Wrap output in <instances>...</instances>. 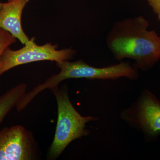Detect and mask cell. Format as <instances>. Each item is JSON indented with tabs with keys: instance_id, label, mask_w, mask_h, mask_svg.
Wrapping results in <instances>:
<instances>
[{
	"instance_id": "277c9868",
	"label": "cell",
	"mask_w": 160,
	"mask_h": 160,
	"mask_svg": "<svg viewBox=\"0 0 160 160\" xmlns=\"http://www.w3.org/2000/svg\"><path fill=\"white\" fill-rule=\"evenodd\" d=\"M57 49V45L50 43L38 46L35 38H32L30 44L25 45L22 49L14 50L8 47L0 58V77L8 70L23 64L43 61L56 62L69 61L77 52L72 48Z\"/></svg>"
},
{
	"instance_id": "8992f818",
	"label": "cell",
	"mask_w": 160,
	"mask_h": 160,
	"mask_svg": "<svg viewBox=\"0 0 160 160\" xmlns=\"http://www.w3.org/2000/svg\"><path fill=\"white\" fill-rule=\"evenodd\" d=\"M129 120L149 135L160 133V102L148 90H145L132 109L123 112Z\"/></svg>"
},
{
	"instance_id": "ba28073f",
	"label": "cell",
	"mask_w": 160,
	"mask_h": 160,
	"mask_svg": "<svg viewBox=\"0 0 160 160\" xmlns=\"http://www.w3.org/2000/svg\"><path fill=\"white\" fill-rule=\"evenodd\" d=\"M27 85L22 83L0 96V125L12 108L26 93Z\"/></svg>"
},
{
	"instance_id": "8fae6325",
	"label": "cell",
	"mask_w": 160,
	"mask_h": 160,
	"mask_svg": "<svg viewBox=\"0 0 160 160\" xmlns=\"http://www.w3.org/2000/svg\"><path fill=\"white\" fill-rule=\"evenodd\" d=\"M3 3L1 2H0V10L2 9V7Z\"/></svg>"
},
{
	"instance_id": "9c48e42d",
	"label": "cell",
	"mask_w": 160,
	"mask_h": 160,
	"mask_svg": "<svg viewBox=\"0 0 160 160\" xmlns=\"http://www.w3.org/2000/svg\"><path fill=\"white\" fill-rule=\"evenodd\" d=\"M17 41V39L9 32L0 28V58L4 50L16 42Z\"/></svg>"
},
{
	"instance_id": "5b68a950",
	"label": "cell",
	"mask_w": 160,
	"mask_h": 160,
	"mask_svg": "<svg viewBox=\"0 0 160 160\" xmlns=\"http://www.w3.org/2000/svg\"><path fill=\"white\" fill-rule=\"evenodd\" d=\"M32 135L24 126L16 125L0 130V160H32L37 156Z\"/></svg>"
},
{
	"instance_id": "52a82bcc",
	"label": "cell",
	"mask_w": 160,
	"mask_h": 160,
	"mask_svg": "<svg viewBox=\"0 0 160 160\" xmlns=\"http://www.w3.org/2000/svg\"><path fill=\"white\" fill-rule=\"evenodd\" d=\"M30 0H9L3 3L0 10V28L8 32L23 45L31 43L23 30L22 17L24 8Z\"/></svg>"
},
{
	"instance_id": "3957f363",
	"label": "cell",
	"mask_w": 160,
	"mask_h": 160,
	"mask_svg": "<svg viewBox=\"0 0 160 160\" xmlns=\"http://www.w3.org/2000/svg\"><path fill=\"white\" fill-rule=\"evenodd\" d=\"M51 91L57 103L58 117L54 137L48 151V158L55 160L72 142L88 135L89 130L85 129L86 124L97 119L80 114L70 102L67 87L59 88L58 86Z\"/></svg>"
},
{
	"instance_id": "7a4b0ae2",
	"label": "cell",
	"mask_w": 160,
	"mask_h": 160,
	"mask_svg": "<svg viewBox=\"0 0 160 160\" xmlns=\"http://www.w3.org/2000/svg\"><path fill=\"white\" fill-rule=\"evenodd\" d=\"M56 65L60 69V72L52 76L45 82L39 84L29 91L28 93L29 97L34 98L45 89L51 90L58 87L62 81L68 79L116 80L124 77L135 80L139 76L137 68L131 66L129 62H124L103 68L90 66L82 60L74 62L69 61L57 62Z\"/></svg>"
},
{
	"instance_id": "6da1fadb",
	"label": "cell",
	"mask_w": 160,
	"mask_h": 160,
	"mask_svg": "<svg viewBox=\"0 0 160 160\" xmlns=\"http://www.w3.org/2000/svg\"><path fill=\"white\" fill-rule=\"evenodd\" d=\"M149 22L142 16L114 23L106 38L108 49L119 61L134 60L133 66L148 70L160 59V37L148 30Z\"/></svg>"
},
{
	"instance_id": "30bf717a",
	"label": "cell",
	"mask_w": 160,
	"mask_h": 160,
	"mask_svg": "<svg viewBox=\"0 0 160 160\" xmlns=\"http://www.w3.org/2000/svg\"><path fill=\"white\" fill-rule=\"evenodd\" d=\"M147 1L153 12L157 16L158 19L160 21V0H147Z\"/></svg>"
}]
</instances>
